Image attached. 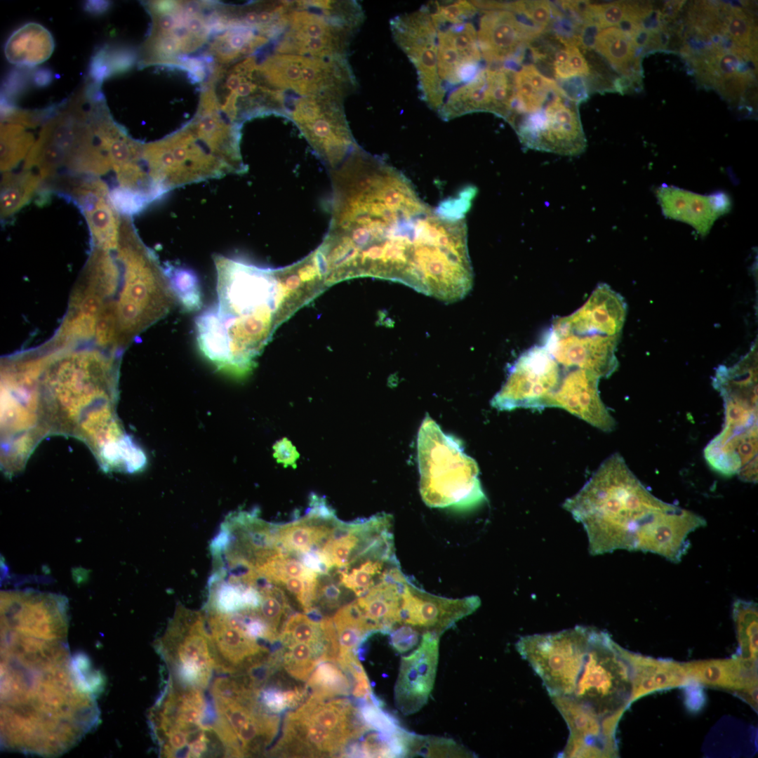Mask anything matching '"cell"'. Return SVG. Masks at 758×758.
<instances>
[{
	"instance_id": "7402d4cb",
	"label": "cell",
	"mask_w": 758,
	"mask_h": 758,
	"mask_svg": "<svg viewBox=\"0 0 758 758\" xmlns=\"http://www.w3.org/2000/svg\"><path fill=\"white\" fill-rule=\"evenodd\" d=\"M626 312L623 297L609 285L600 284L578 310L555 319L551 331L559 334L620 335Z\"/></svg>"
},
{
	"instance_id": "836d02e7",
	"label": "cell",
	"mask_w": 758,
	"mask_h": 758,
	"mask_svg": "<svg viewBox=\"0 0 758 758\" xmlns=\"http://www.w3.org/2000/svg\"><path fill=\"white\" fill-rule=\"evenodd\" d=\"M26 127L13 123H1V171H11L25 159L35 142L32 133Z\"/></svg>"
},
{
	"instance_id": "ee69618b",
	"label": "cell",
	"mask_w": 758,
	"mask_h": 758,
	"mask_svg": "<svg viewBox=\"0 0 758 758\" xmlns=\"http://www.w3.org/2000/svg\"><path fill=\"white\" fill-rule=\"evenodd\" d=\"M506 10L523 15L540 30L549 24L552 17V6L546 1L507 2Z\"/></svg>"
},
{
	"instance_id": "83f0119b",
	"label": "cell",
	"mask_w": 758,
	"mask_h": 758,
	"mask_svg": "<svg viewBox=\"0 0 758 758\" xmlns=\"http://www.w3.org/2000/svg\"><path fill=\"white\" fill-rule=\"evenodd\" d=\"M479 111L498 115L488 68L480 69L472 79L454 88L437 112L443 120L449 121Z\"/></svg>"
},
{
	"instance_id": "91938a15",
	"label": "cell",
	"mask_w": 758,
	"mask_h": 758,
	"mask_svg": "<svg viewBox=\"0 0 758 758\" xmlns=\"http://www.w3.org/2000/svg\"><path fill=\"white\" fill-rule=\"evenodd\" d=\"M254 88V85L249 83H243L240 84L236 89L237 93L241 96H244L251 93Z\"/></svg>"
},
{
	"instance_id": "7dc6e473",
	"label": "cell",
	"mask_w": 758,
	"mask_h": 758,
	"mask_svg": "<svg viewBox=\"0 0 758 758\" xmlns=\"http://www.w3.org/2000/svg\"><path fill=\"white\" fill-rule=\"evenodd\" d=\"M261 706L267 712L279 714L287 709H291L287 696V690L270 687L260 691L258 696Z\"/></svg>"
},
{
	"instance_id": "db71d44e",
	"label": "cell",
	"mask_w": 758,
	"mask_h": 758,
	"mask_svg": "<svg viewBox=\"0 0 758 758\" xmlns=\"http://www.w3.org/2000/svg\"><path fill=\"white\" fill-rule=\"evenodd\" d=\"M52 78L53 74L48 69H38L33 74V81L39 86L48 85L51 81Z\"/></svg>"
},
{
	"instance_id": "5b68a950",
	"label": "cell",
	"mask_w": 758,
	"mask_h": 758,
	"mask_svg": "<svg viewBox=\"0 0 758 758\" xmlns=\"http://www.w3.org/2000/svg\"><path fill=\"white\" fill-rule=\"evenodd\" d=\"M417 451L420 493L427 506L468 510L486 501L476 461L429 415L418 430Z\"/></svg>"
},
{
	"instance_id": "ab89813d",
	"label": "cell",
	"mask_w": 758,
	"mask_h": 758,
	"mask_svg": "<svg viewBox=\"0 0 758 758\" xmlns=\"http://www.w3.org/2000/svg\"><path fill=\"white\" fill-rule=\"evenodd\" d=\"M432 21L439 29L444 26L467 22L477 12L470 1H434L429 3Z\"/></svg>"
},
{
	"instance_id": "7bdbcfd3",
	"label": "cell",
	"mask_w": 758,
	"mask_h": 758,
	"mask_svg": "<svg viewBox=\"0 0 758 758\" xmlns=\"http://www.w3.org/2000/svg\"><path fill=\"white\" fill-rule=\"evenodd\" d=\"M723 29L727 36L738 45L754 46V27L750 18L740 9L731 8L729 11H727Z\"/></svg>"
},
{
	"instance_id": "6f0895ef",
	"label": "cell",
	"mask_w": 758,
	"mask_h": 758,
	"mask_svg": "<svg viewBox=\"0 0 758 758\" xmlns=\"http://www.w3.org/2000/svg\"><path fill=\"white\" fill-rule=\"evenodd\" d=\"M300 282L301 281L298 274H292L286 278L285 285L290 292L296 290L300 286Z\"/></svg>"
},
{
	"instance_id": "6da1fadb",
	"label": "cell",
	"mask_w": 758,
	"mask_h": 758,
	"mask_svg": "<svg viewBox=\"0 0 758 758\" xmlns=\"http://www.w3.org/2000/svg\"><path fill=\"white\" fill-rule=\"evenodd\" d=\"M332 182L324 246L334 270L396 279L448 302L470 290L467 210L459 200L431 207L401 173L358 146L333 169Z\"/></svg>"
},
{
	"instance_id": "1f68e13d",
	"label": "cell",
	"mask_w": 758,
	"mask_h": 758,
	"mask_svg": "<svg viewBox=\"0 0 758 758\" xmlns=\"http://www.w3.org/2000/svg\"><path fill=\"white\" fill-rule=\"evenodd\" d=\"M352 687L351 678L337 662L332 660L320 663L306 686L309 696L323 700L347 696Z\"/></svg>"
},
{
	"instance_id": "4fadbf2b",
	"label": "cell",
	"mask_w": 758,
	"mask_h": 758,
	"mask_svg": "<svg viewBox=\"0 0 758 758\" xmlns=\"http://www.w3.org/2000/svg\"><path fill=\"white\" fill-rule=\"evenodd\" d=\"M393 39L415 67L421 100L438 111L446 91L437 70V32L428 5L390 20Z\"/></svg>"
},
{
	"instance_id": "cb8c5ba5",
	"label": "cell",
	"mask_w": 758,
	"mask_h": 758,
	"mask_svg": "<svg viewBox=\"0 0 758 758\" xmlns=\"http://www.w3.org/2000/svg\"><path fill=\"white\" fill-rule=\"evenodd\" d=\"M655 194L666 218L690 225L703 237L719 217L729 212L732 206L730 197L723 192L702 195L663 185L656 189Z\"/></svg>"
},
{
	"instance_id": "6125c7cd",
	"label": "cell",
	"mask_w": 758,
	"mask_h": 758,
	"mask_svg": "<svg viewBox=\"0 0 758 758\" xmlns=\"http://www.w3.org/2000/svg\"><path fill=\"white\" fill-rule=\"evenodd\" d=\"M188 34L189 30L185 27H175L172 31V34L175 39H183L187 36Z\"/></svg>"
},
{
	"instance_id": "277c9868",
	"label": "cell",
	"mask_w": 758,
	"mask_h": 758,
	"mask_svg": "<svg viewBox=\"0 0 758 758\" xmlns=\"http://www.w3.org/2000/svg\"><path fill=\"white\" fill-rule=\"evenodd\" d=\"M112 357L96 349L69 350L33 361L37 399L60 416L65 431L81 427L93 415L109 409Z\"/></svg>"
},
{
	"instance_id": "680465c9",
	"label": "cell",
	"mask_w": 758,
	"mask_h": 758,
	"mask_svg": "<svg viewBox=\"0 0 758 758\" xmlns=\"http://www.w3.org/2000/svg\"><path fill=\"white\" fill-rule=\"evenodd\" d=\"M203 24L198 18L190 19L187 24V29L192 32H199L201 30Z\"/></svg>"
},
{
	"instance_id": "4dcf8cb0",
	"label": "cell",
	"mask_w": 758,
	"mask_h": 758,
	"mask_svg": "<svg viewBox=\"0 0 758 758\" xmlns=\"http://www.w3.org/2000/svg\"><path fill=\"white\" fill-rule=\"evenodd\" d=\"M332 619L339 646L337 660L357 655L360 645L375 633L355 600L338 609Z\"/></svg>"
},
{
	"instance_id": "44dd1931",
	"label": "cell",
	"mask_w": 758,
	"mask_h": 758,
	"mask_svg": "<svg viewBox=\"0 0 758 758\" xmlns=\"http://www.w3.org/2000/svg\"><path fill=\"white\" fill-rule=\"evenodd\" d=\"M599 380L586 370L568 368L543 408H561L601 431H613L616 423L601 399Z\"/></svg>"
},
{
	"instance_id": "2e32d148",
	"label": "cell",
	"mask_w": 758,
	"mask_h": 758,
	"mask_svg": "<svg viewBox=\"0 0 758 758\" xmlns=\"http://www.w3.org/2000/svg\"><path fill=\"white\" fill-rule=\"evenodd\" d=\"M48 189L73 202L87 222L92 247L114 251L118 245L121 215L105 181L96 176L66 173L51 181Z\"/></svg>"
},
{
	"instance_id": "7c38bea8",
	"label": "cell",
	"mask_w": 758,
	"mask_h": 758,
	"mask_svg": "<svg viewBox=\"0 0 758 758\" xmlns=\"http://www.w3.org/2000/svg\"><path fill=\"white\" fill-rule=\"evenodd\" d=\"M159 647L183 688L204 689L216 666L203 615L180 606L161 639Z\"/></svg>"
},
{
	"instance_id": "60d3db41",
	"label": "cell",
	"mask_w": 758,
	"mask_h": 758,
	"mask_svg": "<svg viewBox=\"0 0 758 758\" xmlns=\"http://www.w3.org/2000/svg\"><path fill=\"white\" fill-rule=\"evenodd\" d=\"M633 11L632 3L615 1L606 4H588L586 15L590 20H595L597 27L605 29L619 25L630 16Z\"/></svg>"
},
{
	"instance_id": "9c48e42d",
	"label": "cell",
	"mask_w": 758,
	"mask_h": 758,
	"mask_svg": "<svg viewBox=\"0 0 758 758\" xmlns=\"http://www.w3.org/2000/svg\"><path fill=\"white\" fill-rule=\"evenodd\" d=\"M594 627L576 626L558 632L524 636L519 654L540 677L550 695L568 698L582 671Z\"/></svg>"
},
{
	"instance_id": "30bf717a",
	"label": "cell",
	"mask_w": 758,
	"mask_h": 758,
	"mask_svg": "<svg viewBox=\"0 0 758 758\" xmlns=\"http://www.w3.org/2000/svg\"><path fill=\"white\" fill-rule=\"evenodd\" d=\"M85 86L72 98L60 103L58 110L43 125L38 138L27 155L23 168L36 169L43 181L51 180L65 168L76 149L93 133L86 109Z\"/></svg>"
},
{
	"instance_id": "f35d334b",
	"label": "cell",
	"mask_w": 758,
	"mask_h": 758,
	"mask_svg": "<svg viewBox=\"0 0 758 758\" xmlns=\"http://www.w3.org/2000/svg\"><path fill=\"white\" fill-rule=\"evenodd\" d=\"M132 58L119 47L105 45L93 54L88 67L90 81L100 84L106 79L126 70Z\"/></svg>"
},
{
	"instance_id": "11a10c76",
	"label": "cell",
	"mask_w": 758,
	"mask_h": 758,
	"mask_svg": "<svg viewBox=\"0 0 758 758\" xmlns=\"http://www.w3.org/2000/svg\"><path fill=\"white\" fill-rule=\"evenodd\" d=\"M157 24L161 32L171 31L175 25V20L171 14H161L158 17Z\"/></svg>"
},
{
	"instance_id": "9f6ffc18",
	"label": "cell",
	"mask_w": 758,
	"mask_h": 758,
	"mask_svg": "<svg viewBox=\"0 0 758 758\" xmlns=\"http://www.w3.org/2000/svg\"><path fill=\"white\" fill-rule=\"evenodd\" d=\"M682 1H669L665 6L663 9V15L671 18L678 12L682 5Z\"/></svg>"
},
{
	"instance_id": "d590c367",
	"label": "cell",
	"mask_w": 758,
	"mask_h": 758,
	"mask_svg": "<svg viewBox=\"0 0 758 758\" xmlns=\"http://www.w3.org/2000/svg\"><path fill=\"white\" fill-rule=\"evenodd\" d=\"M735 623L741 656L743 659L757 660V604L753 601L736 599L733 605Z\"/></svg>"
},
{
	"instance_id": "f1b7e54d",
	"label": "cell",
	"mask_w": 758,
	"mask_h": 758,
	"mask_svg": "<svg viewBox=\"0 0 758 758\" xmlns=\"http://www.w3.org/2000/svg\"><path fill=\"white\" fill-rule=\"evenodd\" d=\"M53 50L54 41L50 32L40 24L29 22L10 36L4 53L9 62L32 67L48 59Z\"/></svg>"
},
{
	"instance_id": "e575fe53",
	"label": "cell",
	"mask_w": 758,
	"mask_h": 758,
	"mask_svg": "<svg viewBox=\"0 0 758 758\" xmlns=\"http://www.w3.org/2000/svg\"><path fill=\"white\" fill-rule=\"evenodd\" d=\"M471 757L472 753L452 739L404 733V757Z\"/></svg>"
},
{
	"instance_id": "ffe728a7",
	"label": "cell",
	"mask_w": 758,
	"mask_h": 758,
	"mask_svg": "<svg viewBox=\"0 0 758 758\" xmlns=\"http://www.w3.org/2000/svg\"><path fill=\"white\" fill-rule=\"evenodd\" d=\"M620 335L559 334L550 331L544 347L566 368L586 370L599 378L611 375L618 366L616 350Z\"/></svg>"
},
{
	"instance_id": "9a60e30c",
	"label": "cell",
	"mask_w": 758,
	"mask_h": 758,
	"mask_svg": "<svg viewBox=\"0 0 758 758\" xmlns=\"http://www.w3.org/2000/svg\"><path fill=\"white\" fill-rule=\"evenodd\" d=\"M562 373L560 365L544 346L531 347L512 364L491 405L499 411L543 409L546 399L557 387Z\"/></svg>"
},
{
	"instance_id": "ba28073f",
	"label": "cell",
	"mask_w": 758,
	"mask_h": 758,
	"mask_svg": "<svg viewBox=\"0 0 758 758\" xmlns=\"http://www.w3.org/2000/svg\"><path fill=\"white\" fill-rule=\"evenodd\" d=\"M634 672L609 635L594 627L585 660L568 702L600 722L630 701Z\"/></svg>"
},
{
	"instance_id": "b9f144b4",
	"label": "cell",
	"mask_w": 758,
	"mask_h": 758,
	"mask_svg": "<svg viewBox=\"0 0 758 758\" xmlns=\"http://www.w3.org/2000/svg\"><path fill=\"white\" fill-rule=\"evenodd\" d=\"M553 67L556 77L561 79L586 76L590 73L585 57L578 48L573 44H568L557 52Z\"/></svg>"
},
{
	"instance_id": "603a6c76",
	"label": "cell",
	"mask_w": 758,
	"mask_h": 758,
	"mask_svg": "<svg viewBox=\"0 0 758 758\" xmlns=\"http://www.w3.org/2000/svg\"><path fill=\"white\" fill-rule=\"evenodd\" d=\"M477 32L466 22L437 32V70L446 89L472 79L480 70Z\"/></svg>"
},
{
	"instance_id": "7a4b0ae2",
	"label": "cell",
	"mask_w": 758,
	"mask_h": 758,
	"mask_svg": "<svg viewBox=\"0 0 758 758\" xmlns=\"http://www.w3.org/2000/svg\"><path fill=\"white\" fill-rule=\"evenodd\" d=\"M103 680L84 654L72 656L67 630H1V745L61 755L98 724Z\"/></svg>"
},
{
	"instance_id": "3957f363",
	"label": "cell",
	"mask_w": 758,
	"mask_h": 758,
	"mask_svg": "<svg viewBox=\"0 0 758 758\" xmlns=\"http://www.w3.org/2000/svg\"><path fill=\"white\" fill-rule=\"evenodd\" d=\"M563 507L583 524L592 555L626 550L679 563L690 547L689 535L706 525L699 514L653 495L618 453Z\"/></svg>"
},
{
	"instance_id": "d4e9b609",
	"label": "cell",
	"mask_w": 758,
	"mask_h": 758,
	"mask_svg": "<svg viewBox=\"0 0 758 758\" xmlns=\"http://www.w3.org/2000/svg\"><path fill=\"white\" fill-rule=\"evenodd\" d=\"M347 745L296 709L286 714L280 739L270 754L294 757H342Z\"/></svg>"
},
{
	"instance_id": "74e56055",
	"label": "cell",
	"mask_w": 758,
	"mask_h": 758,
	"mask_svg": "<svg viewBox=\"0 0 758 758\" xmlns=\"http://www.w3.org/2000/svg\"><path fill=\"white\" fill-rule=\"evenodd\" d=\"M173 295L186 311L199 310L202 306V293L194 272L187 268L170 265L164 270Z\"/></svg>"
},
{
	"instance_id": "4316f807",
	"label": "cell",
	"mask_w": 758,
	"mask_h": 758,
	"mask_svg": "<svg viewBox=\"0 0 758 758\" xmlns=\"http://www.w3.org/2000/svg\"><path fill=\"white\" fill-rule=\"evenodd\" d=\"M208 623L216 665L225 670L248 668L268 652L257 639L215 615L208 613Z\"/></svg>"
},
{
	"instance_id": "f6af8a7d",
	"label": "cell",
	"mask_w": 758,
	"mask_h": 758,
	"mask_svg": "<svg viewBox=\"0 0 758 758\" xmlns=\"http://www.w3.org/2000/svg\"><path fill=\"white\" fill-rule=\"evenodd\" d=\"M342 603V590L331 578L318 581L315 592L314 610L312 614L320 616L319 609L333 610L340 607Z\"/></svg>"
},
{
	"instance_id": "ac0fdd59",
	"label": "cell",
	"mask_w": 758,
	"mask_h": 758,
	"mask_svg": "<svg viewBox=\"0 0 758 758\" xmlns=\"http://www.w3.org/2000/svg\"><path fill=\"white\" fill-rule=\"evenodd\" d=\"M557 94L543 114L527 122L520 140L530 147L566 155L580 153L585 139L578 112Z\"/></svg>"
},
{
	"instance_id": "52a82bcc",
	"label": "cell",
	"mask_w": 758,
	"mask_h": 758,
	"mask_svg": "<svg viewBox=\"0 0 758 758\" xmlns=\"http://www.w3.org/2000/svg\"><path fill=\"white\" fill-rule=\"evenodd\" d=\"M363 20L355 1H291L288 30L278 51L321 58L345 57L350 39Z\"/></svg>"
},
{
	"instance_id": "d6a6232c",
	"label": "cell",
	"mask_w": 758,
	"mask_h": 758,
	"mask_svg": "<svg viewBox=\"0 0 758 758\" xmlns=\"http://www.w3.org/2000/svg\"><path fill=\"white\" fill-rule=\"evenodd\" d=\"M281 665L293 678L307 681L316 667L326 660L334 661L323 646L295 643L281 649Z\"/></svg>"
},
{
	"instance_id": "be15d7a7",
	"label": "cell",
	"mask_w": 758,
	"mask_h": 758,
	"mask_svg": "<svg viewBox=\"0 0 758 758\" xmlns=\"http://www.w3.org/2000/svg\"><path fill=\"white\" fill-rule=\"evenodd\" d=\"M240 79L236 76H233L230 78L227 82V86L230 89H237L239 86Z\"/></svg>"
},
{
	"instance_id": "681fc988",
	"label": "cell",
	"mask_w": 758,
	"mask_h": 758,
	"mask_svg": "<svg viewBox=\"0 0 758 758\" xmlns=\"http://www.w3.org/2000/svg\"><path fill=\"white\" fill-rule=\"evenodd\" d=\"M421 636L413 628L400 625L390 632V642L394 649L404 653L413 649L420 640Z\"/></svg>"
},
{
	"instance_id": "e0dca14e",
	"label": "cell",
	"mask_w": 758,
	"mask_h": 758,
	"mask_svg": "<svg viewBox=\"0 0 758 758\" xmlns=\"http://www.w3.org/2000/svg\"><path fill=\"white\" fill-rule=\"evenodd\" d=\"M480 604L477 596L457 599L440 597L420 588L410 580L404 592L398 626H409L421 635L430 632L441 637Z\"/></svg>"
},
{
	"instance_id": "d6986e66",
	"label": "cell",
	"mask_w": 758,
	"mask_h": 758,
	"mask_svg": "<svg viewBox=\"0 0 758 758\" xmlns=\"http://www.w3.org/2000/svg\"><path fill=\"white\" fill-rule=\"evenodd\" d=\"M439 638L430 632L422 634L416 649L401 658L394 698L404 715L418 712L427 703L436 678Z\"/></svg>"
},
{
	"instance_id": "8fae6325",
	"label": "cell",
	"mask_w": 758,
	"mask_h": 758,
	"mask_svg": "<svg viewBox=\"0 0 758 758\" xmlns=\"http://www.w3.org/2000/svg\"><path fill=\"white\" fill-rule=\"evenodd\" d=\"M262 71L274 86L290 89L303 97L342 100L356 86L345 57L321 58L281 53L267 60Z\"/></svg>"
},
{
	"instance_id": "bcb514c9",
	"label": "cell",
	"mask_w": 758,
	"mask_h": 758,
	"mask_svg": "<svg viewBox=\"0 0 758 758\" xmlns=\"http://www.w3.org/2000/svg\"><path fill=\"white\" fill-rule=\"evenodd\" d=\"M110 197L118 212L126 216L141 211L149 201L145 195L120 187L110 190Z\"/></svg>"
},
{
	"instance_id": "8d00e7d4",
	"label": "cell",
	"mask_w": 758,
	"mask_h": 758,
	"mask_svg": "<svg viewBox=\"0 0 758 758\" xmlns=\"http://www.w3.org/2000/svg\"><path fill=\"white\" fill-rule=\"evenodd\" d=\"M594 46L612 65L622 70L630 67L634 55L635 48L630 36L616 27L599 32Z\"/></svg>"
},
{
	"instance_id": "e7e4bbea",
	"label": "cell",
	"mask_w": 758,
	"mask_h": 758,
	"mask_svg": "<svg viewBox=\"0 0 758 758\" xmlns=\"http://www.w3.org/2000/svg\"><path fill=\"white\" fill-rule=\"evenodd\" d=\"M187 11L189 13H194L197 11V8L194 6H188Z\"/></svg>"
},
{
	"instance_id": "8992f818",
	"label": "cell",
	"mask_w": 758,
	"mask_h": 758,
	"mask_svg": "<svg viewBox=\"0 0 758 758\" xmlns=\"http://www.w3.org/2000/svg\"><path fill=\"white\" fill-rule=\"evenodd\" d=\"M115 255L122 270V285L116 302L122 345L167 312L171 290L164 281V271L137 234L121 237Z\"/></svg>"
},
{
	"instance_id": "c3c4849f",
	"label": "cell",
	"mask_w": 758,
	"mask_h": 758,
	"mask_svg": "<svg viewBox=\"0 0 758 758\" xmlns=\"http://www.w3.org/2000/svg\"><path fill=\"white\" fill-rule=\"evenodd\" d=\"M749 72H740L719 80L717 87L728 99H736L744 93L750 81Z\"/></svg>"
},
{
	"instance_id": "f907efd6",
	"label": "cell",
	"mask_w": 758,
	"mask_h": 758,
	"mask_svg": "<svg viewBox=\"0 0 758 758\" xmlns=\"http://www.w3.org/2000/svg\"><path fill=\"white\" fill-rule=\"evenodd\" d=\"M297 274L302 282H309L314 280L317 277L319 278L318 271L312 259L310 263H305L300 266L298 269Z\"/></svg>"
},
{
	"instance_id": "f5cc1de1",
	"label": "cell",
	"mask_w": 758,
	"mask_h": 758,
	"mask_svg": "<svg viewBox=\"0 0 758 758\" xmlns=\"http://www.w3.org/2000/svg\"><path fill=\"white\" fill-rule=\"evenodd\" d=\"M110 3L103 1H88L85 4L84 9L92 14H100L109 8Z\"/></svg>"
},
{
	"instance_id": "94428289",
	"label": "cell",
	"mask_w": 758,
	"mask_h": 758,
	"mask_svg": "<svg viewBox=\"0 0 758 758\" xmlns=\"http://www.w3.org/2000/svg\"><path fill=\"white\" fill-rule=\"evenodd\" d=\"M244 20L246 23L251 25L259 24L258 13L255 11H251L247 13L244 17Z\"/></svg>"
},
{
	"instance_id": "f546056e",
	"label": "cell",
	"mask_w": 758,
	"mask_h": 758,
	"mask_svg": "<svg viewBox=\"0 0 758 758\" xmlns=\"http://www.w3.org/2000/svg\"><path fill=\"white\" fill-rule=\"evenodd\" d=\"M43 180L33 170L23 168L18 172H4L1 181L0 211L1 220L14 215L31 199L40 193Z\"/></svg>"
},
{
	"instance_id": "816d5d0a",
	"label": "cell",
	"mask_w": 758,
	"mask_h": 758,
	"mask_svg": "<svg viewBox=\"0 0 758 758\" xmlns=\"http://www.w3.org/2000/svg\"><path fill=\"white\" fill-rule=\"evenodd\" d=\"M178 41L174 37L166 36L161 39L156 44L157 50L161 53L164 54H172L175 53L178 48Z\"/></svg>"
},
{
	"instance_id": "484cf974",
	"label": "cell",
	"mask_w": 758,
	"mask_h": 758,
	"mask_svg": "<svg viewBox=\"0 0 758 758\" xmlns=\"http://www.w3.org/2000/svg\"><path fill=\"white\" fill-rule=\"evenodd\" d=\"M540 31L525 24L510 11H486L480 18L477 31L481 55L489 62H507Z\"/></svg>"
},
{
	"instance_id": "5bb4252c",
	"label": "cell",
	"mask_w": 758,
	"mask_h": 758,
	"mask_svg": "<svg viewBox=\"0 0 758 758\" xmlns=\"http://www.w3.org/2000/svg\"><path fill=\"white\" fill-rule=\"evenodd\" d=\"M342 100L302 97L295 100L291 119L320 158L338 168L357 146L346 121Z\"/></svg>"
}]
</instances>
